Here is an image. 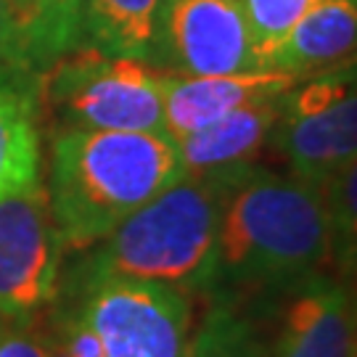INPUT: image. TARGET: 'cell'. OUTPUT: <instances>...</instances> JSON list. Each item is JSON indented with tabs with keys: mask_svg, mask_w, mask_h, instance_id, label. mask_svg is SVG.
<instances>
[{
	"mask_svg": "<svg viewBox=\"0 0 357 357\" xmlns=\"http://www.w3.org/2000/svg\"><path fill=\"white\" fill-rule=\"evenodd\" d=\"M347 64H349V69H352V75H355V79H357V56H355V59H349Z\"/></svg>",
	"mask_w": 357,
	"mask_h": 357,
	"instance_id": "obj_21",
	"label": "cell"
},
{
	"mask_svg": "<svg viewBox=\"0 0 357 357\" xmlns=\"http://www.w3.org/2000/svg\"><path fill=\"white\" fill-rule=\"evenodd\" d=\"M156 66L193 77L262 69L236 0H162Z\"/></svg>",
	"mask_w": 357,
	"mask_h": 357,
	"instance_id": "obj_8",
	"label": "cell"
},
{
	"mask_svg": "<svg viewBox=\"0 0 357 357\" xmlns=\"http://www.w3.org/2000/svg\"><path fill=\"white\" fill-rule=\"evenodd\" d=\"M265 357H357L355 289L328 273L283 296Z\"/></svg>",
	"mask_w": 357,
	"mask_h": 357,
	"instance_id": "obj_9",
	"label": "cell"
},
{
	"mask_svg": "<svg viewBox=\"0 0 357 357\" xmlns=\"http://www.w3.org/2000/svg\"><path fill=\"white\" fill-rule=\"evenodd\" d=\"M0 82H8V85H24V88L38 90V82L26 75L24 69L19 66V61H16L8 0H0Z\"/></svg>",
	"mask_w": 357,
	"mask_h": 357,
	"instance_id": "obj_20",
	"label": "cell"
},
{
	"mask_svg": "<svg viewBox=\"0 0 357 357\" xmlns=\"http://www.w3.org/2000/svg\"><path fill=\"white\" fill-rule=\"evenodd\" d=\"M328 273L331 225L323 188L257 162L238 167L220 217L212 299H283Z\"/></svg>",
	"mask_w": 357,
	"mask_h": 357,
	"instance_id": "obj_1",
	"label": "cell"
},
{
	"mask_svg": "<svg viewBox=\"0 0 357 357\" xmlns=\"http://www.w3.org/2000/svg\"><path fill=\"white\" fill-rule=\"evenodd\" d=\"M357 56V0H323L307 11L270 53L265 69L299 79Z\"/></svg>",
	"mask_w": 357,
	"mask_h": 357,
	"instance_id": "obj_12",
	"label": "cell"
},
{
	"mask_svg": "<svg viewBox=\"0 0 357 357\" xmlns=\"http://www.w3.org/2000/svg\"><path fill=\"white\" fill-rule=\"evenodd\" d=\"M16 61L35 82L79 48L82 0H8Z\"/></svg>",
	"mask_w": 357,
	"mask_h": 357,
	"instance_id": "obj_13",
	"label": "cell"
},
{
	"mask_svg": "<svg viewBox=\"0 0 357 357\" xmlns=\"http://www.w3.org/2000/svg\"><path fill=\"white\" fill-rule=\"evenodd\" d=\"M296 82L299 77L268 69L204 77L167 72L162 88V128L172 141H180L246 103L289 93Z\"/></svg>",
	"mask_w": 357,
	"mask_h": 357,
	"instance_id": "obj_10",
	"label": "cell"
},
{
	"mask_svg": "<svg viewBox=\"0 0 357 357\" xmlns=\"http://www.w3.org/2000/svg\"><path fill=\"white\" fill-rule=\"evenodd\" d=\"M38 180V90L0 82V199Z\"/></svg>",
	"mask_w": 357,
	"mask_h": 357,
	"instance_id": "obj_15",
	"label": "cell"
},
{
	"mask_svg": "<svg viewBox=\"0 0 357 357\" xmlns=\"http://www.w3.org/2000/svg\"><path fill=\"white\" fill-rule=\"evenodd\" d=\"M178 178V146L167 132L56 130L43 185L64 252L103 241Z\"/></svg>",
	"mask_w": 357,
	"mask_h": 357,
	"instance_id": "obj_2",
	"label": "cell"
},
{
	"mask_svg": "<svg viewBox=\"0 0 357 357\" xmlns=\"http://www.w3.org/2000/svg\"><path fill=\"white\" fill-rule=\"evenodd\" d=\"M331 225V270L339 281L357 275V159L323 185Z\"/></svg>",
	"mask_w": 357,
	"mask_h": 357,
	"instance_id": "obj_17",
	"label": "cell"
},
{
	"mask_svg": "<svg viewBox=\"0 0 357 357\" xmlns=\"http://www.w3.org/2000/svg\"><path fill=\"white\" fill-rule=\"evenodd\" d=\"M43 328L59 357H185L193 299L165 283L69 262Z\"/></svg>",
	"mask_w": 357,
	"mask_h": 357,
	"instance_id": "obj_4",
	"label": "cell"
},
{
	"mask_svg": "<svg viewBox=\"0 0 357 357\" xmlns=\"http://www.w3.org/2000/svg\"><path fill=\"white\" fill-rule=\"evenodd\" d=\"M236 3L241 6L259 56V66L265 69L270 53L278 48V43L289 35V29L323 0H236Z\"/></svg>",
	"mask_w": 357,
	"mask_h": 357,
	"instance_id": "obj_18",
	"label": "cell"
},
{
	"mask_svg": "<svg viewBox=\"0 0 357 357\" xmlns=\"http://www.w3.org/2000/svg\"><path fill=\"white\" fill-rule=\"evenodd\" d=\"M230 172L183 175L114 228L72 265L98 275H119L212 296L217 275V236Z\"/></svg>",
	"mask_w": 357,
	"mask_h": 357,
	"instance_id": "obj_3",
	"label": "cell"
},
{
	"mask_svg": "<svg viewBox=\"0 0 357 357\" xmlns=\"http://www.w3.org/2000/svg\"><path fill=\"white\" fill-rule=\"evenodd\" d=\"M0 357H59L40 323H3L0 320Z\"/></svg>",
	"mask_w": 357,
	"mask_h": 357,
	"instance_id": "obj_19",
	"label": "cell"
},
{
	"mask_svg": "<svg viewBox=\"0 0 357 357\" xmlns=\"http://www.w3.org/2000/svg\"><path fill=\"white\" fill-rule=\"evenodd\" d=\"M268 149L294 178L326 185L357 159V79L349 64L305 77L283 96Z\"/></svg>",
	"mask_w": 357,
	"mask_h": 357,
	"instance_id": "obj_6",
	"label": "cell"
},
{
	"mask_svg": "<svg viewBox=\"0 0 357 357\" xmlns=\"http://www.w3.org/2000/svg\"><path fill=\"white\" fill-rule=\"evenodd\" d=\"M347 283H349V286L355 289V294H357V275H355V278H352V281H347Z\"/></svg>",
	"mask_w": 357,
	"mask_h": 357,
	"instance_id": "obj_22",
	"label": "cell"
},
{
	"mask_svg": "<svg viewBox=\"0 0 357 357\" xmlns=\"http://www.w3.org/2000/svg\"><path fill=\"white\" fill-rule=\"evenodd\" d=\"M265 352L268 342L255 320L230 299L215 296L191 331L185 357H265Z\"/></svg>",
	"mask_w": 357,
	"mask_h": 357,
	"instance_id": "obj_16",
	"label": "cell"
},
{
	"mask_svg": "<svg viewBox=\"0 0 357 357\" xmlns=\"http://www.w3.org/2000/svg\"><path fill=\"white\" fill-rule=\"evenodd\" d=\"M64 243L43 180L0 199V320L40 323L64 273Z\"/></svg>",
	"mask_w": 357,
	"mask_h": 357,
	"instance_id": "obj_7",
	"label": "cell"
},
{
	"mask_svg": "<svg viewBox=\"0 0 357 357\" xmlns=\"http://www.w3.org/2000/svg\"><path fill=\"white\" fill-rule=\"evenodd\" d=\"M162 0H82L79 45L156 64Z\"/></svg>",
	"mask_w": 357,
	"mask_h": 357,
	"instance_id": "obj_14",
	"label": "cell"
},
{
	"mask_svg": "<svg viewBox=\"0 0 357 357\" xmlns=\"http://www.w3.org/2000/svg\"><path fill=\"white\" fill-rule=\"evenodd\" d=\"M167 69L141 59L109 56L79 45L38 79L56 130H130L165 132L162 88Z\"/></svg>",
	"mask_w": 357,
	"mask_h": 357,
	"instance_id": "obj_5",
	"label": "cell"
},
{
	"mask_svg": "<svg viewBox=\"0 0 357 357\" xmlns=\"http://www.w3.org/2000/svg\"><path fill=\"white\" fill-rule=\"evenodd\" d=\"M283 96L246 103L212 125L175 141L183 175H217L255 165L257 153L268 149L270 132L281 116Z\"/></svg>",
	"mask_w": 357,
	"mask_h": 357,
	"instance_id": "obj_11",
	"label": "cell"
}]
</instances>
